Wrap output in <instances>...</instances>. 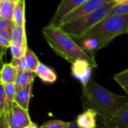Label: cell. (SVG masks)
<instances>
[{
  "mask_svg": "<svg viewBox=\"0 0 128 128\" xmlns=\"http://www.w3.org/2000/svg\"><path fill=\"white\" fill-rule=\"evenodd\" d=\"M10 110L6 94L2 85H0V116H4L5 114Z\"/></svg>",
  "mask_w": 128,
  "mask_h": 128,
  "instance_id": "25",
  "label": "cell"
},
{
  "mask_svg": "<svg viewBox=\"0 0 128 128\" xmlns=\"http://www.w3.org/2000/svg\"><path fill=\"white\" fill-rule=\"evenodd\" d=\"M0 85H2V84H1V77H0Z\"/></svg>",
  "mask_w": 128,
  "mask_h": 128,
  "instance_id": "35",
  "label": "cell"
},
{
  "mask_svg": "<svg viewBox=\"0 0 128 128\" xmlns=\"http://www.w3.org/2000/svg\"><path fill=\"white\" fill-rule=\"evenodd\" d=\"M19 70L11 63H4L0 69L1 84L14 83Z\"/></svg>",
  "mask_w": 128,
  "mask_h": 128,
  "instance_id": "13",
  "label": "cell"
},
{
  "mask_svg": "<svg viewBox=\"0 0 128 128\" xmlns=\"http://www.w3.org/2000/svg\"><path fill=\"white\" fill-rule=\"evenodd\" d=\"M81 101L84 110H94L100 117V122H106L128 103V96L111 92L91 79L82 88Z\"/></svg>",
  "mask_w": 128,
  "mask_h": 128,
  "instance_id": "1",
  "label": "cell"
},
{
  "mask_svg": "<svg viewBox=\"0 0 128 128\" xmlns=\"http://www.w3.org/2000/svg\"><path fill=\"white\" fill-rule=\"evenodd\" d=\"M115 2L116 4H120V3H123V2H127L128 0H113Z\"/></svg>",
  "mask_w": 128,
  "mask_h": 128,
  "instance_id": "32",
  "label": "cell"
},
{
  "mask_svg": "<svg viewBox=\"0 0 128 128\" xmlns=\"http://www.w3.org/2000/svg\"><path fill=\"white\" fill-rule=\"evenodd\" d=\"M36 74L32 71H19L14 82L16 89L22 88L34 82Z\"/></svg>",
  "mask_w": 128,
  "mask_h": 128,
  "instance_id": "14",
  "label": "cell"
},
{
  "mask_svg": "<svg viewBox=\"0 0 128 128\" xmlns=\"http://www.w3.org/2000/svg\"><path fill=\"white\" fill-rule=\"evenodd\" d=\"M5 1H8V0H0V2H5Z\"/></svg>",
  "mask_w": 128,
  "mask_h": 128,
  "instance_id": "34",
  "label": "cell"
},
{
  "mask_svg": "<svg viewBox=\"0 0 128 128\" xmlns=\"http://www.w3.org/2000/svg\"><path fill=\"white\" fill-rule=\"evenodd\" d=\"M9 1H10V2H12L13 3H14V4H16V3H17L19 1H20V0H9Z\"/></svg>",
  "mask_w": 128,
  "mask_h": 128,
  "instance_id": "33",
  "label": "cell"
},
{
  "mask_svg": "<svg viewBox=\"0 0 128 128\" xmlns=\"http://www.w3.org/2000/svg\"><path fill=\"white\" fill-rule=\"evenodd\" d=\"M98 114L92 110H86L80 114L76 119V124L80 128H96Z\"/></svg>",
  "mask_w": 128,
  "mask_h": 128,
  "instance_id": "10",
  "label": "cell"
},
{
  "mask_svg": "<svg viewBox=\"0 0 128 128\" xmlns=\"http://www.w3.org/2000/svg\"><path fill=\"white\" fill-rule=\"evenodd\" d=\"M28 47V45H20L14 43H10L9 46L12 56V58H21L24 56L26 50Z\"/></svg>",
  "mask_w": 128,
  "mask_h": 128,
  "instance_id": "22",
  "label": "cell"
},
{
  "mask_svg": "<svg viewBox=\"0 0 128 128\" xmlns=\"http://www.w3.org/2000/svg\"><path fill=\"white\" fill-rule=\"evenodd\" d=\"M32 86L33 83L28 85L25 88L16 89V94L14 97V104H16L17 106L28 112L29 102L32 98Z\"/></svg>",
  "mask_w": 128,
  "mask_h": 128,
  "instance_id": "11",
  "label": "cell"
},
{
  "mask_svg": "<svg viewBox=\"0 0 128 128\" xmlns=\"http://www.w3.org/2000/svg\"><path fill=\"white\" fill-rule=\"evenodd\" d=\"M70 122L62 120H50L44 123L40 128H68Z\"/></svg>",
  "mask_w": 128,
  "mask_h": 128,
  "instance_id": "26",
  "label": "cell"
},
{
  "mask_svg": "<svg viewBox=\"0 0 128 128\" xmlns=\"http://www.w3.org/2000/svg\"><path fill=\"white\" fill-rule=\"evenodd\" d=\"M25 68L26 71H32L35 73L36 69L40 64V61L35 53L28 46L24 56L22 57Z\"/></svg>",
  "mask_w": 128,
  "mask_h": 128,
  "instance_id": "15",
  "label": "cell"
},
{
  "mask_svg": "<svg viewBox=\"0 0 128 128\" xmlns=\"http://www.w3.org/2000/svg\"><path fill=\"white\" fill-rule=\"evenodd\" d=\"M7 128H25L31 122L28 111L14 104L11 109L4 116Z\"/></svg>",
  "mask_w": 128,
  "mask_h": 128,
  "instance_id": "5",
  "label": "cell"
},
{
  "mask_svg": "<svg viewBox=\"0 0 128 128\" xmlns=\"http://www.w3.org/2000/svg\"><path fill=\"white\" fill-rule=\"evenodd\" d=\"M11 43L25 46L27 45L25 27L14 26L11 32Z\"/></svg>",
  "mask_w": 128,
  "mask_h": 128,
  "instance_id": "18",
  "label": "cell"
},
{
  "mask_svg": "<svg viewBox=\"0 0 128 128\" xmlns=\"http://www.w3.org/2000/svg\"><path fill=\"white\" fill-rule=\"evenodd\" d=\"M0 3H1V2H0Z\"/></svg>",
  "mask_w": 128,
  "mask_h": 128,
  "instance_id": "36",
  "label": "cell"
},
{
  "mask_svg": "<svg viewBox=\"0 0 128 128\" xmlns=\"http://www.w3.org/2000/svg\"><path fill=\"white\" fill-rule=\"evenodd\" d=\"M35 74L45 84H52L57 80V75L55 70L44 64L40 62L38 64Z\"/></svg>",
  "mask_w": 128,
  "mask_h": 128,
  "instance_id": "12",
  "label": "cell"
},
{
  "mask_svg": "<svg viewBox=\"0 0 128 128\" xmlns=\"http://www.w3.org/2000/svg\"><path fill=\"white\" fill-rule=\"evenodd\" d=\"M68 128H80L76 125V122H75V121H73V122H70V124H69V127H68ZM100 128V127H99V126H97V128Z\"/></svg>",
  "mask_w": 128,
  "mask_h": 128,
  "instance_id": "30",
  "label": "cell"
},
{
  "mask_svg": "<svg viewBox=\"0 0 128 128\" xmlns=\"http://www.w3.org/2000/svg\"><path fill=\"white\" fill-rule=\"evenodd\" d=\"M80 41V46L87 53L94 57V54L100 50L98 41L93 38H78Z\"/></svg>",
  "mask_w": 128,
  "mask_h": 128,
  "instance_id": "17",
  "label": "cell"
},
{
  "mask_svg": "<svg viewBox=\"0 0 128 128\" xmlns=\"http://www.w3.org/2000/svg\"><path fill=\"white\" fill-rule=\"evenodd\" d=\"M123 34H128V14L107 16L80 38H95L99 43L100 50Z\"/></svg>",
  "mask_w": 128,
  "mask_h": 128,
  "instance_id": "3",
  "label": "cell"
},
{
  "mask_svg": "<svg viewBox=\"0 0 128 128\" xmlns=\"http://www.w3.org/2000/svg\"><path fill=\"white\" fill-rule=\"evenodd\" d=\"M7 50H8V48H5V47L0 46V64H2V58H3V56L7 53Z\"/></svg>",
  "mask_w": 128,
  "mask_h": 128,
  "instance_id": "28",
  "label": "cell"
},
{
  "mask_svg": "<svg viewBox=\"0 0 128 128\" xmlns=\"http://www.w3.org/2000/svg\"><path fill=\"white\" fill-rule=\"evenodd\" d=\"M86 0H62L56 13L50 21V24L54 27H58L64 18L74 11Z\"/></svg>",
  "mask_w": 128,
  "mask_h": 128,
  "instance_id": "7",
  "label": "cell"
},
{
  "mask_svg": "<svg viewBox=\"0 0 128 128\" xmlns=\"http://www.w3.org/2000/svg\"><path fill=\"white\" fill-rule=\"evenodd\" d=\"M100 128H128V102L106 122H100Z\"/></svg>",
  "mask_w": 128,
  "mask_h": 128,
  "instance_id": "9",
  "label": "cell"
},
{
  "mask_svg": "<svg viewBox=\"0 0 128 128\" xmlns=\"http://www.w3.org/2000/svg\"><path fill=\"white\" fill-rule=\"evenodd\" d=\"M2 86H3V88H4L5 94H6V98L8 100L9 108L10 110L14 104V97L16 94V92L15 84L14 83H8V84H4Z\"/></svg>",
  "mask_w": 128,
  "mask_h": 128,
  "instance_id": "21",
  "label": "cell"
},
{
  "mask_svg": "<svg viewBox=\"0 0 128 128\" xmlns=\"http://www.w3.org/2000/svg\"><path fill=\"white\" fill-rule=\"evenodd\" d=\"M126 14H128V2L115 4L110 10L109 16H119Z\"/></svg>",
  "mask_w": 128,
  "mask_h": 128,
  "instance_id": "24",
  "label": "cell"
},
{
  "mask_svg": "<svg viewBox=\"0 0 128 128\" xmlns=\"http://www.w3.org/2000/svg\"><path fill=\"white\" fill-rule=\"evenodd\" d=\"M92 68L86 62L76 61L71 65V74L75 80L80 82L83 88L92 79Z\"/></svg>",
  "mask_w": 128,
  "mask_h": 128,
  "instance_id": "8",
  "label": "cell"
},
{
  "mask_svg": "<svg viewBox=\"0 0 128 128\" xmlns=\"http://www.w3.org/2000/svg\"><path fill=\"white\" fill-rule=\"evenodd\" d=\"M12 21L15 26L25 27V0H20L15 4Z\"/></svg>",
  "mask_w": 128,
  "mask_h": 128,
  "instance_id": "16",
  "label": "cell"
},
{
  "mask_svg": "<svg viewBox=\"0 0 128 128\" xmlns=\"http://www.w3.org/2000/svg\"><path fill=\"white\" fill-rule=\"evenodd\" d=\"M114 80L120 85L128 96V69L116 74Z\"/></svg>",
  "mask_w": 128,
  "mask_h": 128,
  "instance_id": "23",
  "label": "cell"
},
{
  "mask_svg": "<svg viewBox=\"0 0 128 128\" xmlns=\"http://www.w3.org/2000/svg\"><path fill=\"white\" fill-rule=\"evenodd\" d=\"M15 4L8 0L0 3V17L12 20Z\"/></svg>",
  "mask_w": 128,
  "mask_h": 128,
  "instance_id": "19",
  "label": "cell"
},
{
  "mask_svg": "<svg viewBox=\"0 0 128 128\" xmlns=\"http://www.w3.org/2000/svg\"><path fill=\"white\" fill-rule=\"evenodd\" d=\"M115 4L114 1L106 3L94 12L72 22L62 23L58 28L70 37L77 39L89 31L103 19L109 16L111 8Z\"/></svg>",
  "mask_w": 128,
  "mask_h": 128,
  "instance_id": "4",
  "label": "cell"
},
{
  "mask_svg": "<svg viewBox=\"0 0 128 128\" xmlns=\"http://www.w3.org/2000/svg\"><path fill=\"white\" fill-rule=\"evenodd\" d=\"M112 1L113 0H86L80 7H78L74 11L67 15L64 18L61 24L70 22L86 15H88L102 7L104 4Z\"/></svg>",
  "mask_w": 128,
  "mask_h": 128,
  "instance_id": "6",
  "label": "cell"
},
{
  "mask_svg": "<svg viewBox=\"0 0 128 128\" xmlns=\"http://www.w3.org/2000/svg\"><path fill=\"white\" fill-rule=\"evenodd\" d=\"M14 26L12 20L0 17V34L11 40V32Z\"/></svg>",
  "mask_w": 128,
  "mask_h": 128,
  "instance_id": "20",
  "label": "cell"
},
{
  "mask_svg": "<svg viewBox=\"0 0 128 128\" xmlns=\"http://www.w3.org/2000/svg\"><path fill=\"white\" fill-rule=\"evenodd\" d=\"M25 128H38V125L37 124H35L34 122H31L28 126H26Z\"/></svg>",
  "mask_w": 128,
  "mask_h": 128,
  "instance_id": "31",
  "label": "cell"
},
{
  "mask_svg": "<svg viewBox=\"0 0 128 128\" xmlns=\"http://www.w3.org/2000/svg\"><path fill=\"white\" fill-rule=\"evenodd\" d=\"M0 128H7L5 122H4V118L2 116H0Z\"/></svg>",
  "mask_w": 128,
  "mask_h": 128,
  "instance_id": "29",
  "label": "cell"
},
{
  "mask_svg": "<svg viewBox=\"0 0 128 128\" xmlns=\"http://www.w3.org/2000/svg\"><path fill=\"white\" fill-rule=\"evenodd\" d=\"M10 43H11V40L10 39L0 34V46L8 49L10 45Z\"/></svg>",
  "mask_w": 128,
  "mask_h": 128,
  "instance_id": "27",
  "label": "cell"
},
{
  "mask_svg": "<svg viewBox=\"0 0 128 128\" xmlns=\"http://www.w3.org/2000/svg\"><path fill=\"white\" fill-rule=\"evenodd\" d=\"M42 35L56 54L71 64L76 61H84L92 68L98 67L94 57L84 51L72 37L58 27L48 25L42 29Z\"/></svg>",
  "mask_w": 128,
  "mask_h": 128,
  "instance_id": "2",
  "label": "cell"
}]
</instances>
